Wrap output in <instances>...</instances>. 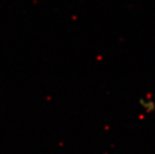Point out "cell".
Masks as SVG:
<instances>
[{"mask_svg": "<svg viewBox=\"0 0 155 154\" xmlns=\"http://www.w3.org/2000/svg\"><path fill=\"white\" fill-rule=\"evenodd\" d=\"M139 105L146 113H151L155 110V101L150 97L140 99Z\"/></svg>", "mask_w": 155, "mask_h": 154, "instance_id": "6da1fadb", "label": "cell"}]
</instances>
